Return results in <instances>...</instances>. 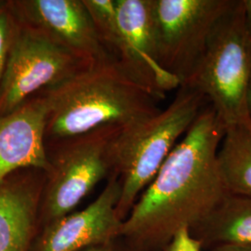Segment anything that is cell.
Instances as JSON below:
<instances>
[{"instance_id":"obj_11","label":"cell","mask_w":251,"mask_h":251,"mask_svg":"<svg viewBox=\"0 0 251 251\" xmlns=\"http://www.w3.org/2000/svg\"><path fill=\"white\" fill-rule=\"evenodd\" d=\"M46 126L47 102L42 92L0 116V183L20 170L49 171Z\"/></svg>"},{"instance_id":"obj_3","label":"cell","mask_w":251,"mask_h":251,"mask_svg":"<svg viewBox=\"0 0 251 251\" xmlns=\"http://www.w3.org/2000/svg\"><path fill=\"white\" fill-rule=\"evenodd\" d=\"M208 103L199 90L180 86L171 104L118 131L112 144L114 174L121 185L117 215L124 222L179 139Z\"/></svg>"},{"instance_id":"obj_12","label":"cell","mask_w":251,"mask_h":251,"mask_svg":"<svg viewBox=\"0 0 251 251\" xmlns=\"http://www.w3.org/2000/svg\"><path fill=\"white\" fill-rule=\"evenodd\" d=\"M45 179V171L24 169L0 183V251H30Z\"/></svg>"},{"instance_id":"obj_19","label":"cell","mask_w":251,"mask_h":251,"mask_svg":"<svg viewBox=\"0 0 251 251\" xmlns=\"http://www.w3.org/2000/svg\"><path fill=\"white\" fill-rule=\"evenodd\" d=\"M246 25L251 33V0H243Z\"/></svg>"},{"instance_id":"obj_6","label":"cell","mask_w":251,"mask_h":251,"mask_svg":"<svg viewBox=\"0 0 251 251\" xmlns=\"http://www.w3.org/2000/svg\"><path fill=\"white\" fill-rule=\"evenodd\" d=\"M234 0H152L158 61L186 85L206 52L220 20ZM179 86V87H180Z\"/></svg>"},{"instance_id":"obj_17","label":"cell","mask_w":251,"mask_h":251,"mask_svg":"<svg viewBox=\"0 0 251 251\" xmlns=\"http://www.w3.org/2000/svg\"><path fill=\"white\" fill-rule=\"evenodd\" d=\"M82 251H145L137 247L134 244L129 242L124 237H117L116 239L103 243L97 246H93Z\"/></svg>"},{"instance_id":"obj_7","label":"cell","mask_w":251,"mask_h":251,"mask_svg":"<svg viewBox=\"0 0 251 251\" xmlns=\"http://www.w3.org/2000/svg\"><path fill=\"white\" fill-rule=\"evenodd\" d=\"M92 63L20 24L0 83V116L70 79Z\"/></svg>"},{"instance_id":"obj_1","label":"cell","mask_w":251,"mask_h":251,"mask_svg":"<svg viewBox=\"0 0 251 251\" xmlns=\"http://www.w3.org/2000/svg\"><path fill=\"white\" fill-rule=\"evenodd\" d=\"M225 130L206 104L136 201L121 237L145 251H161L179 229L194 227L229 194L218 163Z\"/></svg>"},{"instance_id":"obj_10","label":"cell","mask_w":251,"mask_h":251,"mask_svg":"<svg viewBox=\"0 0 251 251\" xmlns=\"http://www.w3.org/2000/svg\"><path fill=\"white\" fill-rule=\"evenodd\" d=\"M120 194L118 177L112 175L87 207L39 229L30 251H82L119 237L123 224L117 212Z\"/></svg>"},{"instance_id":"obj_9","label":"cell","mask_w":251,"mask_h":251,"mask_svg":"<svg viewBox=\"0 0 251 251\" xmlns=\"http://www.w3.org/2000/svg\"><path fill=\"white\" fill-rule=\"evenodd\" d=\"M19 23L81 58L110 57L83 0H10Z\"/></svg>"},{"instance_id":"obj_20","label":"cell","mask_w":251,"mask_h":251,"mask_svg":"<svg viewBox=\"0 0 251 251\" xmlns=\"http://www.w3.org/2000/svg\"><path fill=\"white\" fill-rule=\"evenodd\" d=\"M248 106H249V111H250V115L251 117V75L250 85H249V90H248Z\"/></svg>"},{"instance_id":"obj_14","label":"cell","mask_w":251,"mask_h":251,"mask_svg":"<svg viewBox=\"0 0 251 251\" xmlns=\"http://www.w3.org/2000/svg\"><path fill=\"white\" fill-rule=\"evenodd\" d=\"M218 163L227 192L251 197V117L225 127Z\"/></svg>"},{"instance_id":"obj_2","label":"cell","mask_w":251,"mask_h":251,"mask_svg":"<svg viewBox=\"0 0 251 251\" xmlns=\"http://www.w3.org/2000/svg\"><path fill=\"white\" fill-rule=\"evenodd\" d=\"M47 102L46 142L106 126L124 127L157 114L161 100L132 79L111 57L41 91Z\"/></svg>"},{"instance_id":"obj_16","label":"cell","mask_w":251,"mask_h":251,"mask_svg":"<svg viewBox=\"0 0 251 251\" xmlns=\"http://www.w3.org/2000/svg\"><path fill=\"white\" fill-rule=\"evenodd\" d=\"M203 244L192 233L189 227H182L172 235L161 251H202Z\"/></svg>"},{"instance_id":"obj_18","label":"cell","mask_w":251,"mask_h":251,"mask_svg":"<svg viewBox=\"0 0 251 251\" xmlns=\"http://www.w3.org/2000/svg\"><path fill=\"white\" fill-rule=\"evenodd\" d=\"M210 251H251V244L221 245L211 248Z\"/></svg>"},{"instance_id":"obj_5","label":"cell","mask_w":251,"mask_h":251,"mask_svg":"<svg viewBox=\"0 0 251 251\" xmlns=\"http://www.w3.org/2000/svg\"><path fill=\"white\" fill-rule=\"evenodd\" d=\"M120 128L106 126L46 142L50 170L39 206V229L72 213L101 180L115 175L112 144Z\"/></svg>"},{"instance_id":"obj_15","label":"cell","mask_w":251,"mask_h":251,"mask_svg":"<svg viewBox=\"0 0 251 251\" xmlns=\"http://www.w3.org/2000/svg\"><path fill=\"white\" fill-rule=\"evenodd\" d=\"M19 27L10 0H0V83Z\"/></svg>"},{"instance_id":"obj_8","label":"cell","mask_w":251,"mask_h":251,"mask_svg":"<svg viewBox=\"0 0 251 251\" xmlns=\"http://www.w3.org/2000/svg\"><path fill=\"white\" fill-rule=\"evenodd\" d=\"M118 36L108 54L132 79L159 100L179 81L158 61L152 0H117Z\"/></svg>"},{"instance_id":"obj_4","label":"cell","mask_w":251,"mask_h":251,"mask_svg":"<svg viewBox=\"0 0 251 251\" xmlns=\"http://www.w3.org/2000/svg\"><path fill=\"white\" fill-rule=\"evenodd\" d=\"M251 33L243 0H234L215 27L206 52L186 85L199 90L225 127L251 117Z\"/></svg>"},{"instance_id":"obj_13","label":"cell","mask_w":251,"mask_h":251,"mask_svg":"<svg viewBox=\"0 0 251 251\" xmlns=\"http://www.w3.org/2000/svg\"><path fill=\"white\" fill-rule=\"evenodd\" d=\"M191 232L204 248L251 244V197L226 195Z\"/></svg>"}]
</instances>
